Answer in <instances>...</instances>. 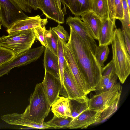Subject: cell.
<instances>
[{"mask_svg":"<svg viewBox=\"0 0 130 130\" xmlns=\"http://www.w3.org/2000/svg\"><path fill=\"white\" fill-rule=\"evenodd\" d=\"M66 23L84 40L94 54L97 46L96 43L80 18L77 16H69L66 19Z\"/></svg>","mask_w":130,"mask_h":130,"instance_id":"10","label":"cell"},{"mask_svg":"<svg viewBox=\"0 0 130 130\" xmlns=\"http://www.w3.org/2000/svg\"><path fill=\"white\" fill-rule=\"evenodd\" d=\"M123 35L125 44L128 54L130 55V34L125 31L121 30Z\"/></svg>","mask_w":130,"mask_h":130,"instance_id":"38","label":"cell"},{"mask_svg":"<svg viewBox=\"0 0 130 130\" xmlns=\"http://www.w3.org/2000/svg\"><path fill=\"white\" fill-rule=\"evenodd\" d=\"M110 51L108 45L97 46L94 52V55L99 64L101 67L107 58Z\"/></svg>","mask_w":130,"mask_h":130,"instance_id":"25","label":"cell"},{"mask_svg":"<svg viewBox=\"0 0 130 130\" xmlns=\"http://www.w3.org/2000/svg\"><path fill=\"white\" fill-rule=\"evenodd\" d=\"M44 34L48 48L58 56V37L51 27L48 30L45 29Z\"/></svg>","mask_w":130,"mask_h":130,"instance_id":"23","label":"cell"},{"mask_svg":"<svg viewBox=\"0 0 130 130\" xmlns=\"http://www.w3.org/2000/svg\"><path fill=\"white\" fill-rule=\"evenodd\" d=\"M45 48L42 45L30 48L15 56L9 61L0 66V77L8 74L15 67L26 65L36 61L41 56Z\"/></svg>","mask_w":130,"mask_h":130,"instance_id":"6","label":"cell"},{"mask_svg":"<svg viewBox=\"0 0 130 130\" xmlns=\"http://www.w3.org/2000/svg\"><path fill=\"white\" fill-rule=\"evenodd\" d=\"M91 11L101 19L109 18L107 0H92Z\"/></svg>","mask_w":130,"mask_h":130,"instance_id":"22","label":"cell"},{"mask_svg":"<svg viewBox=\"0 0 130 130\" xmlns=\"http://www.w3.org/2000/svg\"><path fill=\"white\" fill-rule=\"evenodd\" d=\"M48 18H41L39 15L28 17L24 19L18 20L14 23L7 31L8 33L15 31L33 29L38 27H45L48 23Z\"/></svg>","mask_w":130,"mask_h":130,"instance_id":"15","label":"cell"},{"mask_svg":"<svg viewBox=\"0 0 130 130\" xmlns=\"http://www.w3.org/2000/svg\"><path fill=\"white\" fill-rule=\"evenodd\" d=\"M27 16L12 0H0V18L2 25L9 29L17 21Z\"/></svg>","mask_w":130,"mask_h":130,"instance_id":"7","label":"cell"},{"mask_svg":"<svg viewBox=\"0 0 130 130\" xmlns=\"http://www.w3.org/2000/svg\"><path fill=\"white\" fill-rule=\"evenodd\" d=\"M42 83L51 106L60 96V80L51 73L45 71L44 78Z\"/></svg>","mask_w":130,"mask_h":130,"instance_id":"13","label":"cell"},{"mask_svg":"<svg viewBox=\"0 0 130 130\" xmlns=\"http://www.w3.org/2000/svg\"><path fill=\"white\" fill-rule=\"evenodd\" d=\"M115 19L119 20L124 19L122 0H114Z\"/></svg>","mask_w":130,"mask_h":130,"instance_id":"33","label":"cell"},{"mask_svg":"<svg viewBox=\"0 0 130 130\" xmlns=\"http://www.w3.org/2000/svg\"><path fill=\"white\" fill-rule=\"evenodd\" d=\"M8 34L0 37V46L11 50L15 56L30 49L36 39L32 29Z\"/></svg>","mask_w":130,"mask_h":130,"instance_id":"4","label":"cell"},{"mask_svg":"<svg viewBox=\"0 0 130 130\" xmlns=\"http://www.w3.org/2000/svg\"><path fill=\"white\" fill-rule=\"evenodd\" d=\"M66 44L91 91H95L101 79V67L94 54L83 40L71 28Z\"/></svg>","mask_w":130,"mask_h":130,"instance_id":"1","label":"cell"},{"mask_svg":"<svg viewBox=\"0 0 130 130\" xmlns=\"http://www.w3.org/2000/svg\"><path fill=\"white\" fill-rule=\"evenodd\" d=\"M51 107V111L58 117L65 118L72 117L71 100L67 98L59 96Z\"/></svg>","mask_w":130,"mask_h":130,"instance_id":"18","label":"cell"},{"mask_svg":"<svg viewBox=\"0 0 130 130\" xmlns=\"http://www.w3.org/2000/svg\"><path fill=\"white\" fill-rule=\"evenodd\" d=\"M124 19L120 20L122 24V29L127 31H130V8L127 0H122Z\"/></svg>","mask_w":130,"mask_h":130,"instance_id":"27","label":"cell"},{"mask_svg":"<svg viewBox=\"0 0 130 130\" xmlns=\"http://www.w3.org/2000/svg\"><path fill=\"white\" fill-rule=\"evenodd\" d=\"M102 111L96 112L87 109L74 118L66 128H87L92 124L99 123L100 116Z\"/></svg>","mask_w":130,"mask_h":130,"instance_id":"11","label":"cell"},{"mask_svg":"<svg viewBox=\"0 0 130 130\" xmlns=\"http://www.w3.org/2000/svg\"><path fill=\"white\" fill-rule=\"evenodd\" d=\"M36 0L39 9L46 17L59 24L64 22V14L59 8L56 0Z\"/></svg>","mask_w":130,"mask_h":130,"instance_id":"12","label":"cell"},{"mask_svg":"<svg viewBox=\"0 0 130 130\" xmlns=\"http://www.w3.org/2000/svg\"><path fill=\"white\" fill-rule=\"evenodd\" d=\"M122 88L120 83H117L109 90L93 95L89 99L87 109L103 111L120 99Z\"/></svg>","mask_w":130,"mask_h":130,"instance_id":"5","label":"cell"},{"mask_svg":"<svg viewBox=\"0 0 130 130\" xmlns=\"http://www.w3.org/2000/svg\"><path fill=\"white\" fill-rule=\"evenodd\" d=\"M69 0H61V2L62 3L63 5L64 6V8H65V5L66 7H67L69 4Z\"/></svg>","mask_w":130,"mask_h":130,"instance_id":"39","label":"cell"},{"mask_svg":"<svg viewBox=\"0 0 130 130\" xmlns=\"http://www.w3.org/2000/svg\"><path fill=\"white\" fill-rule=\"evenodd\" d=\"M51 28L59 38L66 42L69 40L70 35L64 27L60 24H59L57 26L52 27Z\"/></svg>","mask_w":130,"mask_h":130,"instance_id":"31","label":"cell"},{"mask_svg":"<svg viewBox=\"0 0 130 130\" xmlns=\"http://www.w3.org/2000/svg\"><path fill=\"white\" fill-rule=\"evenodd\" d=\"M56 1L60 10L63 11L61 8V0H56Z\"/></svg>","mask_w":130,"mask_h":130,"instance_id":"40","label":"cell"},{"mask_svg":"<svg viewBox=\"0 0 130 130\" xmlns=\"http://www.w3.org/2000/svg\"><path fill=\"white\" fill-rule=\"evenodd\" d=\"M129 7L130 8V0H127Z\"/></svg>","mask_w":130,"mask_h":130,"instance_id":"41","label":"cell"},{"mask_svg":"<svg viewBox=\"0 0 130 130\" xmlns=\"http://www.w3.org/2000/svg\"><path fill=\"white\" fill-rule=\"evenodd\" d=\"M51 107L41 82L36 85L31 95L29 104L22 114L33 122L43 124L49 113Z\"/></svg>","mask_w":130,"mask_h":130,"instance_id":"3","label":"cell"},{"mask_svg":"<svg viewBox=\"0 0 130 130\" xmlns=\"http://www.w3.org/2000/svg\"><path fill=\"white\" fill-rule=\"evenodd\" d=\"M2 25V24L1 23V20L0 19V30L1 29V26Z\"/></svg>","mask_w":130,"mask_h":130,"instance_id":"42","label":"cell"},{"mask_svg":"<svg viewBox=\"0 0 130 130\" xmlns=\"http://www.w3.org/2000/svg\"><path fill=\"white\" fill-rule=\"evenodd\" d=\"M115 66L112 59L105 66L101 67L102 76H106L111 74H115Z\"/></svg>","mask_w":130,"mask_h":130,"instance_id":"34","label":"cell"},{"mask_svg":"<svg viewBox=\"0 0 130 130\" xmlns=\"http://www.w3.org/2000/svg\"><path fill=\"white\" fill-rule=\"evenodd\" d=\"M80 16L81 20L91 35L94 39L98 40L102 23V19L91 11L85 12Z\"/></svg>","mask_w":130,"mask_h":130,"instance_id":"17","label":"cell"},{"mask_svg":"<svg viewBox=\"0 0 130 130\" xmlns=\"http://www.w3.org/2000/svg\"><path fill=\"white\" fill-rule=\"evenodd\" d=\"M43 63L45 71L48 72L60 78L58 56L48 48L45 47L44 51Z\"/></svg>","mask_w":130,"mask_h":130,"instance_id":"19","label":"cell"},{"mask_svg":"<svg viewBox=\"0 0 130 130\" xmlns=\"http://www.w3.org/2000/svg\"><path fill=\"white\" fill-rule=\"evenodd\" d=\"M15 56L11 50L0 46V66L9 61Z\"/></svg>","mask_w":130,"mask_h":130,"instance_id":"29","label":"cell"},{"mask_svg":"<svg viewBox=\"0 0 130 130\" xmlns=\"http://www.w3.org/2000/svg\"><path fill=\"white\" fill-rule=\"evenodd\" d=\"M92 0H69L67 7L72 14L78 16L91 11Z\"/></svg>","mask_w":130,"mask_h":130,"instance_id":"20","label":"cell"},{"mask_svg":"<svg viewBox=\"0 0 130 130\" xmlns=\"http://www.w3.org/2000/svg\"><path fill=\"white\" fill-rule=\"evenodd\" d=\"M24 11L31 13L32 10L39 9L36 0H12Z\"/></svg>","mask_w":130,"mask_h":130,"instance_id":"26","label":"cell"},{"mask_svg":"<svg viewBox=\"0 0 130 130\" xmlns=\"http://www.w3.org/2000/svg\"><path fill=\"white\" fill-rule=\"evenodd\" d=\"M65 59L77 85L86 96L91 91L89 87L80 72L70 50L63 41Z\"/></svg>","mask_w":130,"mask_h":130,"instance_id":"9","label":"cell"},{"mask_svg":"<svg viewBox=\"0 0 130 130\" xmlns=\"http://www.w3.org/2000/svg\"><path fill=\"white\" fill-rule=\"evenodd\" d=\"M63 79L67 98L80 102L88 101L89 99L79 88L67 63L64 69Z\"/></svg>","mask_w":130,"mask_h":130,"instance_id":"8","label":"cell"},{"mask_svg":"<svg viewBox=\"0 0 130 130\" xmlns=\"http://www.w3.org/2000/svg\"><path fill=\"white\" fill-rule=\"evenodd\" d=\"M118 77L116 74L113 76L107 84L102 89L95 91L96 94L108 91L111 89L117 83Z\"/></svg>","mask_w":130,"mask_h":130,"instance_id":"35","label":"cell"},{"mask_svg":"<svg viewBox=\"0 0 130 130\" xmlns=\"http://www.w3.org/2000/svg\"><path fill=\"white\" fill-rule=\"evenodd\" d=\"M72 117L74 118L88 108V102H80L71 100Z\"/></svg>","mask_w":130,"mask_h":130,"instance_id":"28","label":"cell"},{"mask_svg":"<svg viewBox=\"0 0 130 130\" xmlns=\"http://www.w3.org/2000/svg\"><path fill=\"white\" fill-rule=\"evenodd\" d=\"M102 19V23L98 40L99 45L108 46L111 44L116 28V21H112L109 18Z\"/></svg>","mask_w":130,"mask_h":130,"instance_id":"16","label":"cell"},{"mask_svg":"<svg viewBox=\"0 0 130 130\" xmlns=\"http://www.w3.org/2000/svg\"><path fill=\"white\" fill-rule=\"evenodd\" d=\"M115 74H111L107 76H102L100 82L95 91L99 90L103 88L108 83L112 76Z\"/></svg>","mask_w":130,"mask_h":130,"instance_id":"36","label":"cell"},{"mask_svg":"<svg viewBox=\"0 0 130 130\" xmlns=\"http://www.w3.org/2000/svg\"><path fill=\"white\" fill-rule=\"evenodd\" d=\"M109 9V18L112 21H116L114 0H107Z\"/></svg>","mask_w":130,"mask_h":130,"instance_id":"37","label":"cell"},{"mask_svg":"<svg viewBox=\"0 0 130 130\" xmlns=\"http://www.w3.org/2000/svg\"><path fill=\"white\" fill-rule=\"evenodd\" d=\"M58 57L59 67L60 79L61 82V87L59 94L67 98V95L63 84V70L66 62L64 55L63 41L59 38L58 41Z\"/></svg>","mask_w":130,"mask_h":130,"instance_id":"21","label":"cell"},{"mask_svg":"<svg viewBox=\"0 0 130 130\" xmlns=\"http://www.w3.org/2000/svg\"><path fill=\"white\" fill-rule=\"evenodd\" d=\"M111 44L115 74L123 84L130 74V57L120 28L115 29Z\"/></svg>","mask_w":130,"mask_h":130,"instance_id":"2","label":"cell"},{"mask_svg":"<svg viewBox=\"0 0 130 130\" xmlns=\"http://www.w3.org/2000/svg\"><path fill=\"white\" fill-rule=\"evenodd\" d=\"M73 118L70 117L67 118L58 117L54 115L52 118L46 123L51 128H66Z\"/></svg>","mask_w":130,"mask_h":130,"instance_id":"24","label":"cell"},{"mask_svg":"<svg viewBox=\"0 0 130 130\" xmlns=\"http://www.w3.org/2000/svg\"><path fill=\"white\" fill-rule=\"evenodd\" d=\"M45 27H38L32 29L35 36L37 39L40 42L42 45L48 48L44 32Z\"/></svg>","mask_w":130,"mask_h":130,"instance_id":"30","label":"cell"},{"mask_svg":"<svg viewBox=\"0 0 130 130\" xmlns=\"http://www.w3.org/2000/svg\"><path fill=\"white\" fill-rule=\"evenodd\" d=\"M1 119L7 123L12 125L26 126L31 128L45 129L51 128L46 122L40 124L33 122L25 117L22 114L14 113L1 116Z\"/></svg>","mask_w":130,"mask_h":130,"instance_id":"14","label":"cell"},{"mask_svg":"<svg viewBox=\"0 0 130 130\" xmlns=\"http://www.w3.org/2000/svg\"><path fill=\"white\" fill-rule=\"evenodd\" d=\"M119 100V99L118 100L113 104L102 111L100 116L99 122L107 119L116 110Z\"/></svg>","mask_w":130,"mask_h":130,"instance_id":"32","label":"cell"}]
</instances>
